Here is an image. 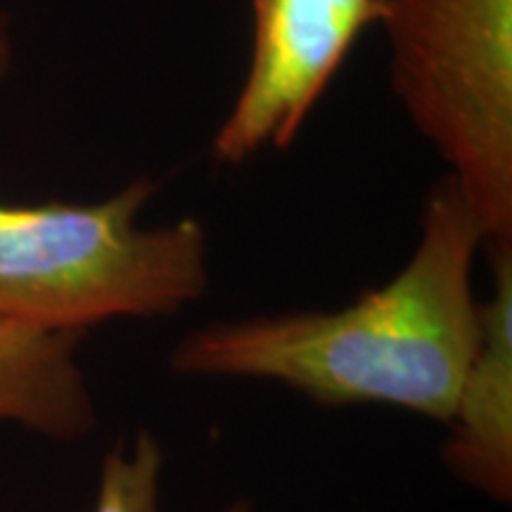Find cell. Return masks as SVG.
<instances>
[{
    "instance_id": "6da1fadb",
    "label": "cell",
    "mask_w": 512,
    "mask_h": 512,
    "mask_svg": "<svg viewBox=\"0 0 512 512\" xmlns=\"http://www.w3.org/2000/svg\"><path fill=\"white\" fill-rule=\"evenodd\" d=\"M475 216L451 176L427 192L420 240L392 280L337 311L204 325L178 339V375L273 380L311 401L384 403L448 422L479 344Z\"/></svg>"
},
{
    "instance_id": "7a4b0ae2",
    "label": "cell",
    "mask_w": 512,
    "mask_h": 512,
    "mask_svg": "<svg viewBox=\"0 0 512 512\" xmlns=\"http://www.w3.org/2000/svg\"><path fill=\"white\" fill-rule=\"evenodd\" d=\"M155 192L136 178L95 204H0V320L83 332L197 302L209 285L207 230L197 219L143 226Z\"/></svg>"
},
{
    "instance_id": "3957f363",
    "label": "cell",
    "mask_w": 512,
    "mask_h": 512,
    "mask_svg": "<svg viewBox=\"0 0 512 512\" xmlns=\"http://www.w3.org/2000/svg\"><path fill=\"white\" fill-rule=\"evenodd\" d=\"M389 81L482 249L512 245V0H382Z\"/></svg>"
},
{
    "instance_id": "277c9868",
    "label": "cell",
    "mask_w": 512,
    "mask_h": 512,
    "mask_svg": "<svg viewBox=\"0 0 512 512\" xmlns=\"http://www.w3.org/2000/svg\"><path fill=\"white\" fill-rule=\"evenodd\" d=\"M380 12L382 0H252L245 81L216 128L211 157L240 166L290 147Z\"/></svg>"
},
{
    "instance_id": "5b68a950",
    "label": "cell",
    "mask_w": 512,
    "mask_h": 512,
    "mask_svg": "<svg viewBox=\"0 0 512 512\" xmlns=\"http://www.w3.org/2000/svg\"><path fill=\"white\" fill-rule=\"evenodd\" d=\"M491 294L441 458L451 475L498 503L512 498V245L486 249Z\"/></svg>"
},
{
    "instance_id": "8992f818",
    "label": "cell",
    "mask_w": 512,
    "mask_h": 512,
    "mask_svg": "<svg viewBox=\"0 0 512 512\" xmlns=\"http://www.w3.org/2000/svg\"><path fill=\"white\" fill-rule=\"evenodd\" d=\"M79 337L0 320V420L60 439L91 430L93 403L74 361Z\"/></svg>"
},
{
    "instance_id": "52a82bcc",
    "label": "cell",
    "mask_w": 512,
    "mask_h": 512,
    "mask_svg": "<svg viewBox=\"0 0 512 512\" xmlns=\"http://www.w3.org/2000/svg\"><path fill=\"white\" fill-rule=\"evenodd\" d=\"M164 453L150 432H138L131 448L119 444L102 463L95 512H159Z\"/></svg>"
},
{
    "instance_id": "ba28073f",
    "label": "cell",
    "mask_w": 512,
    "mask_h": 512,
    "mask_svg": "<svg viewBox=\"0 0 512 512\" xmlns=\"http://www.w3.org/2000/svg\"><path fill=\"white\" fill-rule=\"evenodd\" d=\"M10 38L8 34H5L3 24H0V79H3L5 72H8V64H10Z\"/></svg>"
},
{
    "instance_id": "9c48e42d",
    "label": "cell",
    "mask_w": 512,
    "mask_h": 512,
    "mask_svg": "<svg viewBox=\"0 0 512 512\" xmlns=\"http://www.w3.org/2000/svg\"><path fill=\"white\" fill-rule=\"evenodd\" d=\"M226 512H252V510H249V505L245 501H238L235 505H230Z\"/></svg>"
}]
</instances>
